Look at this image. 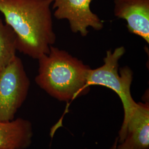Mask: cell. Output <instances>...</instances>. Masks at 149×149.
<instances>
[{
    "label": "cell",
    "mask_w": 149,
    "mask_h": 149,
    "mask_svg": "<svg viewBox=\"0 0 149 149\" xmlns=\"http://www.w3.org/2000/svg\"><path fill=\"white\" fill-rule=\"evenodd\" d=\"M33 137L32 123L18 118L9 121H0V149H26Z\"/></svg>",
    "instance_id": "cell-8"
},
{
    "label": "cell",
    "mask_w": 149,
    "mask_h": 149,
    "mask_svg": "<svg viewBox=\"0 0 149 149\" xmlns=\"http://www.w3.org/2000/svg\"><path fill=\"white\" fill-rule=\"evenodd\" d=\"M114 15L127 22L130 33L149 43V0H114Z\"/></svg>",
    "instance_id": "cell-7"
},
{
    "label": "cell",
    "mask_w": 149,
    "mask_h": 149,
    "mask_svg": "<svg viewBox=\"0 0 149 149\" xmlns=\"http://www.w3.org/2000/svg\"><path fill=\"white\" fill-rule=\"evenodd\" d=\"M30 81L21 59L16 56L0 70V121H9L27 98Z\"/></svg>",
    "instance_id": "cell-4"
},
{
    "label": "cell",
    "mask_w": 149,
    "mask_h": 149,
    "mask_svg": "<svg viewBox=\"0 0 149 149\" xmlns=\"http://www.w3.org/2000/svg\"><path fill=\"white\" fill-rule=\"evenodd\" d=\"M93 0H53L54 16L58 19H67L71 31L79 33L82 37L88 33V27L101 30L103 23L90 8Z\"/></svg>",
    "instance_id": "cell-5"
},
{
    "label": "cell",
    "mask_w": 149,
    "mask_h": 149,
    "mask_svg": "<svg viewBox=\"0 0 149 149\" xmlns=\"http://www.w3.org/2000/svg\"><path fill=\"white\" fill-rule=\"evenodd\" d=\"M17 50L16 34L11 27L3 23L0 16V70L14 60Z\"/></svg>",
    "instance_id": "cell-9"
},
{
    "label": "cell",
    "mask_w": 149,
    "mask_h": 149,
    "mask_svg": "<svg viewBox=\"0 0 149 149\" xmlns=\"http://www.w3.org/2000/svg\"><path fill=\"white\" fill-rule=\"evenodd\" d=\"M53 0H0V12L16 36L17 49L38 59L56 41L50 5Z\"/></svg>",
    "instance_id": "cell-1"
},
{
    "label": "cell",
    "mask_w": 149,
    "mask_h": 149,
    "mask_svg": "<svg viewBox=\"0 0 149 149\" xmlns=\"http://www.w3.org/2000/svg\"><path fill=\"white\" fill-rule=\"evenodd\" d=\"M38 60L39 69L35 81L54 98L68 102L90 90L87 85L90 67L66 51L52 45L49 53Z\"/></svg>",
    "instance_id": "cell-2"
},
{
    "label": "cell",
    "mask_w": 149,
    "mask_h": 149,
    "mask_svg": "<svg viewBox=\"0 0 149 149\" xmlns=\"http://www.w3.org/2000/svg\"><path fill=\"white\" fill-rule=\"evenodd\" d=\"M113 149H149V103H138L124 128L112 146Z\"/></svg>",
    "instance_id": "cell-6"
},
{
    "label": "cell",
    "mask_w": 149,
    "mask_h": 149,
    "mask_svg": "<svg viewBox=\"0 0 149 149\" xmlns=\"http://www.w3.org/2000/svg\"><path fill=\"white\" fill-rule=\"evenodd\" d=\"M125 53L124 47L107 51L103 59L104 64L96 69H91L87 79V85H100L115 92L122 102L124 119L119 131L122 130L129 119L138 106L132 96L130 87L133 79V72L128 66L119 69V60Z\"/></svg>",
    "instance_id": "cell-3"
},
{
    "label": "cell",
    "mask_w": 149,
    "mask_h": 149,
    "mask_svg": "<svg viewBox=\"0 0 149 149\" xmlns=\"http://www.w3.org/2000/svg\"><path fill=\"white\" fill-rule=\"evenodd\" d=\"M111 149H113V148H112H112H111Z\"/></svg>",
    "instance_id": "cell-10"
}]
</instances>
